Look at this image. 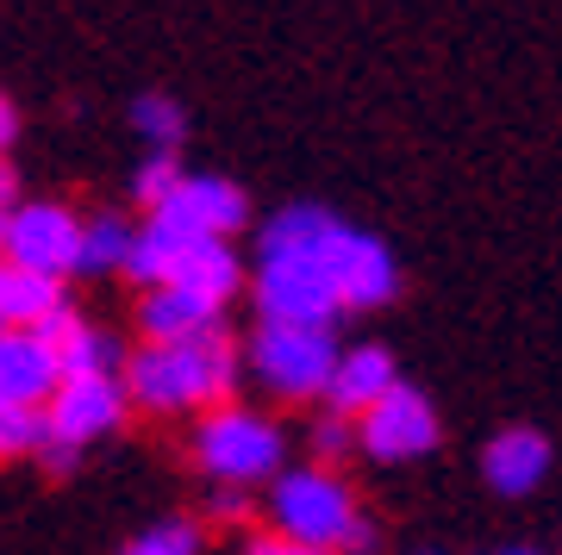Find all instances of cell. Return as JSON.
<instances>
[{"label":"cell","instance_id":"6da1fadb","mask_svg":"<svg viewBox=\"0 0 562 555\" xmlns=\"http://www.w3.org/2000/svg\"><path fill=\"white\" fill-rule=\"evenodd\" d=\"M344 218L319 206H288L262 225L257 238V313L262 325H301V331H331L344 313L338 275H331V238Z\"/></svg>","mask_w":562,"mask_h":555},{"label":"cell","instance_id":"7a4b0ae2","mask_svg":"<svg viewBox=\"0 0 562 555\" xmlns=\"http://www.w3.org/2000/svg\"><path fill=\"white\" fill-rule=\"evenodd\" d=\"M232 387H238V343L225 331H213L201 343H181V350L144 343L138 356L125 362V394L144 412H188V406L220 412Z\"/></svg>","mask_w":562,"mask_h":555},{"label":"cell","instance_id":"3957f363","mask_svg":"<svg viewBox=\"0 0 562 555\" xmlns=\"http://www.w3.org/2000/svg\"><path fill=\"white\" fill-rule=\"evenodd\" d=\"M269 518H276V536H294L306 550H369V518L357 512V494L344 487L331 468H288V475L269 487Z\"/></svg>","mask_w":562,"mask_h":555},{"label":"cell","instance_id":"277c9868","mask_svg":"<svg viewBox=\"0 0 562 555\" xmlns=\"http://www.w3.org/2000/svg\"><path fill=\"white\" fill-rule=\"evenodd\" d=\"M194 456L220 487H250V480L288 475L281 468V431L269 418L244 412V406H220V412L201 418V437H194Z\"/></svg>","mask_w":562,"mask_h":555},{"label":"cell","instance_id":"5b68a950","mask_svg":"<svg viewBox=\"0 0 562 555\" xmlns=\"http://www.w3.org/2000/svg\"><path fill=\"white\" fill-rule=\"evenodd\" d=\"M250 362H257L262 387H276L281 399H313L331 394L344 350L331 343V331H301V325H257L250 338Z\"/></svg>","mask_w":562,"mask_h":555},{"label":"cell","instance_id":"8992f818","mask_svg":"<svg viewBox=\"0 0 562 555\" xmlns=\"http://www.w3.org/2000/svg\"><path fill=\"white\" fill-rule=\"evenodd\" d=\"M81 257H88V225L69 206H57V200L13 206V218H7V257L0 262L63 281L69 269H81Z\"/></svg>","mask_w":562,"mask_h":555},{"label":"cell","instance_id":"52a82bcc","mask_svg":"<svg viewBox=\"0 0 562 555\" xmlns=\"http://www.w3.org/2000/svg\"><path fill=\"white\" fill-rule=\"evenodd\" d=\"M331 275H338L344 306H357V313H375V306H387V299L401 294L394 250L375 231H357V225H338V238H331Z\"/></svg>","mask_w":562,"mask_h":555},{"label":"cell","instance_id":"ba28073f","mask_svg":"<svg viewBox=\"0 0 562 555\" xmlns=\"http://www.w3.org/2000/svg\"><path fill=\"white\" fill-rule=\"evenodd\" d=\"M357 443L369 450L375 462H406V456H425L438 443V412L419 387H394V394L375 406L369 418H357Z\"/></svg>","mask_w":562,"mask_h":555},{"label":"cell","instance_id":"9c48e42d","mask_svg":"<svg viewBox=\"0 0 562 555\" xmlns=\"http://www.w3.org/2000/svg\"><path fill=\"white\" fill-rule=\"evenodd\" d=\"M125 375H81V381H63V394L50 399V437H63V443H94V437L120 431L125 418Z\"/></svg>","mask_w":562,"mask_h":555},{"label":"cell","instance_id":"30bf717a","mask_svg":"<svg viewBox=\"0 0 562 555\" xmlns=\"http://www.w3.org/2000/svg\"><path fill=\"white\" fill-rule=\"evenodd\" d=\"M150 218L176 225V231H188V238H232L244 218H250V200H244L238 181H225V175H188L181 194Z\"/></svg>","mask_w":562,"mask_h":555},{"label":"cell","instance_id":"8fae6325","mask_svg":"<svg viewBox=\"0 0 562 555\" xmlns=\"http://www.w3.org/2000/svg\"><path fill=\"white\" fill-rule=\"evenodd\" d=\"M57 394H63L57 343H44L38 331H0V399L50 412V399Z\"/></svg>","mask_w":562,"mask_h":555},{"label":"cell","instance_id":"7c38bea8","mask_svg":"<svg viewBox=\"0 0 562 555\" xmlns=\"http://www.w3.org/2000/svg\"><path fill=\"white\" fill-rule=\"evenodd\" d=\"M394 387H401V375H394V356H387L382 343H357V350H344L325 406H331L338 418H369L387 394H394Z\"/></svg>","mask_w":562,"mask_h":555},{"label":"cell","instance_id":"4fadbf2b","mask_svg":"<svg viewBox=\"0 0 562 555\" xmlns=\"http://www.w3.org/2000/svg\"><path fill=\"white\" fill-rule=\"evenodd\" d=\"M138 325H144V338L162 343V350H181V343H201V338H213V331H225L220 306L201 299V294H188V287H157V294H144Z\"/></svg>","mask_w":562,"mask_h":555},{"label":"cell","instance_id":"5bb4252c","mask_svg":"<svg viewBox=\"0 0 562 555\" xmlns=\"http://www.w3.org/2000/svg\"><path fill=\"white\" fill-rule=\"evenodd\" d=\"M482 475H487V487L506 494V499L531 494V487L550 475V437L531 431V424H506V431L482 450Z\"/></svg>","mask_w":562,"mask_h":555},{"label":"cell","instance_id":"9a60e30c","mask_svg":"<svg viewBox=\"0 0 562 555\" xmlns=\"http://www.w3.org/2000/svg\"><path fill=\"white\" fill-rule=\"evenodd\" d=\"M63 281L32 275V269H13L0 262V331H38L50 313H63Z\"/></svg>","mask_w":562,"mask_h":555},{"label":"cell","instance_id":"2e32d148","mask_svg":"<svg viewBox=\"0 0 562 555\" xmlns=\"http://www.w3.org/2000/svg\"><path fill=\"white\" fill-rule=\"evenodd\" d=\"M169 287H188V294H201V299H213L225 313V299L244 287V269H238V250L225 238H213V243H201V250H188L181 257V269H176V281Z\"/></svg>","mask_w":562,"mask_h":555},{"label":"cell","instance_id":"e0dca14e","mask_svg":"<svg viewBox=\"0 0 562 555\" xmlns=\"http://www.w3.org/2000/svg\"><path fill=\"white\" fill-rule=\"evenodd\" d=\"M63 356V381H81V375H113V362H120V343L94 331V325H76L69 338L57 343Z\"/></svg>","mask_w":562,"mask_h":555},{"label":"cell","instance_id":"ac0fdd59","mask_svg":"<svg viewBox=\"0 0 562 555\" xmlns=\"http://www.w3.org/2000/svg\"><path fill=\"white\" fill-rule=\"evenodd\" d=\"M44 437H50V418H44L38 406H13V399H0V462L38 456Z\"/></svg>","mask_w":562,"mask_h":555},{"label":"cell","instance_id":"d6986e66","mask_svg":"<svg viewBox=\"0 0 562 555\" xmlns=\"http://www.w3.org/2000/svg\"><path fill=\"white\" fill-rule=\"evenodd\" d=\"M132 243H138V231H125V218H88V257H81V269H125V257H132Z\"/></svg>","mask_w":562,"mask_h":555},{"label":"cell","instance_id":"ffe728a7","mask_svg":"<svg viewBox=\"0 0 562 555\" xmlns=\"http://www.w3.org/2000/svg\"><path fill=\"white\" fill-rule=\"evenodd\" d=\"M132 120H138L144 138L157 144V157H176V144H181V106H176V100H169V94H138Z\"/></svg>","mask_w":562,"mask_h":555},{"label":"cell","instance_id":"44dd1931","mask_svg":"<svg viewBox=\"0 0 562 555\" xmlns=\"http://www.w3.org/2000/svg\"><path fill=\"white\" fill-rule=\"evenodd\" d=\"M120 555H201V531L188 518H162L150 531H138Z\"/></svg>","mask_w":562,"mask_h":555},{"label":"cell","instance_id":"7402d4cb","mask_svg":"<svg viewBox=\"0 0 562 555\" xmlns=\"http://www.w3.org/2000/svg\"><path fill=\"white\" fill-rule=\"evenodd\" d=\"M181 181H188V175H181L176 157H150V162L138 169V181H132V194H138L144 213H162V206L181 194Z\"/></svg>","mask_w":562,"mask_h":555},{"label":"cell","instance_id":"603a6c76","mask_svg":"<svg viewBox=\"0 0 562 555\" xmlns=\"http://www.w3.org/2000/svg\"><path fill=\"white\" fill-rule=\"evenodd\" d=\"M350 443H357V431H350V418H319V424H313V450H319V468H331V462L344 456V450H350Z\"/></svg>","mask_w":562,"mask_h":555},{"label":"cell","instance_id":"cb8c5ba5","mask_svg":"<svg viewBox=\"0 0 562 555\" xmlns=\"http://www.w3.org/2000/svg\"><path fill=\"white\" fill-rule=\"evenodd\" d=\"M244 555H331V550H306V543H294V536H257Z\"/></svg>","mask_w":562,"mask_h":555},{"label":"cell","instance_id":"d4e9b609","mask_svg":"<svg viewBox=\"0 0 562 555\" xmlns=\"http://www.w3.org/2000/svg\"><path fill=\"white\" fill-rule=\"evenodd\" d=\"M44 468H50V475H69V468H76V443H63V437H44Z\"/></svg>","mask_w":562,"mask_h":555},{"label":"cell","instance_id":"484cf974","mask_svg":"<svg viewBox=\"0 0 562 555\" xmlns=\"http://www.w3.org/2000/svg\"><path fill=\"white\" fill-rule=\"evenodd\" d=\"M213 512H220V518H244V494H238V487H220V494H213Z\"/></svg>","mask_w":562,"mask_h":555},{"label":"cell","instance_id":"4316f807","mask_svg":"<svg viewBox=\"0 0 562 555\" xmlns=\"http://www.w3.org/2000/svg\"><path fill=\"white\" fill-rule=\"evenodd\" d=\"M13 138H20V113H13V100L0 94V150H7Z\"/></svg>","mask_w":562,"mask_h":555},{"label":"cell","instance_id":"83f0119b","mask_svg":"<svg viewBox=\"0 0 562 555\" xmlns=\"http://www.w3.org/2000/svg\"><path fill=\"white\" fill-rule=\"evenodd\" d=\"M501 555H538V550H501Z\"/></svg>","mask_w":562,"mask_h":555}]
</instances>
